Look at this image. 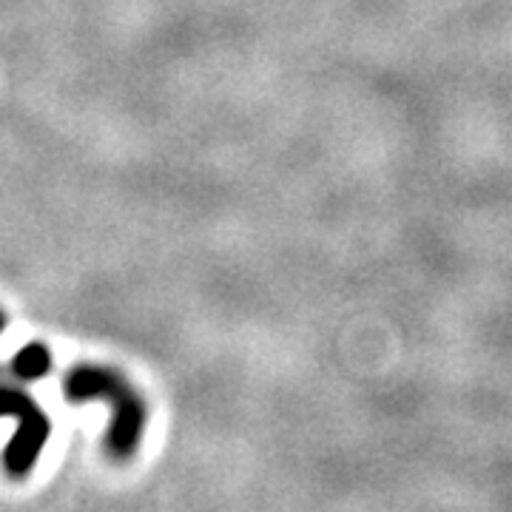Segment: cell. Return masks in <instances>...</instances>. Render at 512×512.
I'll return each mask as SVG.
<instances>
[{"instance_id": "7a4b0ae2", "label": "cell", "mask_w": 512, "mask_h": 512, "mask_svg": "<svg viewBox=\"0 0 512 512\" xmlns=\"http://www.w3.org/2000/svg\"><path fill=\"white\" fill-rule=\"evenodd\" d=\"M0 419L18 421V433L3 450L6 473L15 478L29 476L52 436V421L40 410V404L18 387H0Z\"/></svg>"}, {"instance_id": "3957f363", "label": "cell", "mask_w": 512, "mask_h": 512, "mask_svg": "<svg viewBox=\"0 0 512 512\" xmlns=\"http://www.w3.org/2000/svg\"><path fill=\"white\" fill-rule=\"evenodd\" d=\"M12 370L18 373L23 382L43 379V376L52 370V353H49L46 345L32 342V345H26V348L18 350V356L12 359Z\"/></svg>"}, {"instance_id": "6da1fadb", "label": "cell", "mask_w": 512, "mask_h": 512, "mask_svg": "<svg viewBox=\"0 0 512 512\" xmlns=\"http://www.w3.org/2000/svg\"><path fill=\"white\" fill-rule=\"evenodd\" d=\"M66 399L80 402H106L111 404V427L106 436V450L117 461H128L137 453L143 433H146L148 407L140 393L111 367L103 365H77L69 370L63 382Z\"/></svg>"}, {"instance_id": "277c9868", "label": "cell", "mask_w": 512, "mask_h": 512, "mask_svg": "<svg viewBox=\"0 0 512 512\" xmlns=\"http://www.w3.org/2000/svg\"><path fill=\"white\" fill-rule=\"evenodd\" d=\"M3 328H6V316L0 313V333H3Z\"/></svg>"}]
</instances>
